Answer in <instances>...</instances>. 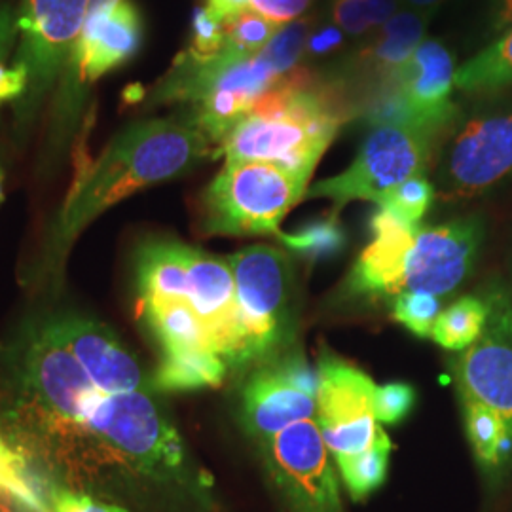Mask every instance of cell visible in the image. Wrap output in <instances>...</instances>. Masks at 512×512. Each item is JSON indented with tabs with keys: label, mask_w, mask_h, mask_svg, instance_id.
<instances>
[{
	"label": "cell",
	"mask_w": 512,
	"mask_h": 512,
	"mask_svg": "<svg viewBox=\"0 0 512 512\" xmlns=\"http://www.w3.org/2000/svg\"><path fill=\"white\" fill-rule=\"evenodd\" d=\"M2 431L48 486L92 495L160 488L205 499L209 478L190 458L154 389L114 393L93 384L52 321L6 359Z\"/></svg>",
	"instance_id": "obj_1"
},
{
	"label": "cell",
	"mask_w": 512,
	"mask_h": 512,
	"mask_svg": "<svg viewBox=\"0 0 512 512\" xmlns=\"http://www.w3.org/2000/svg\"><path fill=\"white\" fill-rule=\"evenodd\" d=\"M207 158H215V147L186 112L122 129L97 160L78 169L46 243L48 270L61 268L78 236L112 205L173 181Z\"/></svg>",
	"instance_id": "obj_2"
},
{
	"label": "cell",
	"mask_w": 512,
	"mask_h": 512,
	"mask_svg": "<svg viewBox=\"0 0 512 512\" xmlns=\"http://www.w3.org/2000/svg\"><path fill=\"white\" fill-rule=\"evenodd\" d=\"M186 251L179 239L150 238L135 255L137 315L160 351L152 376L160 393L219 387L230 374L194 308Z\"/></svg>",
	"instance_id": "obj_3"
},
{
	"label": "cell",
	"mask_w": 512,
	"mask_h": 512,
	"mask_svg": "<svg viewBox=\"0 0 512 512\" xmlns=\"http://www.w3.org/2000/svg\"><path fill=\"white\" fill-rule=\"evenodd\" d=\"M311 177L264 162H226L198 205L203 236H277L281 220L302 202Z\"/></svg>",
	"instance_id": "obj_4"
},
{
	"label": "cell",
	"mask_w": 512,
	"mask_h": 512,
	"mask_svg": "<svg viewBox=\"0 0 512 512\" xmlns=\"http://www.w3.org/2000/svg\"><path fill=\"white\" fill-rule=\"evenodd\" d=\"M236 281L239 355L236 374L291 348L294 275L289 255L272 245H251L228 256Z\"/></svg>",
	"instance_id": "obj_5"
},
{
	"label": "cell",
	"mask_w": 512,
	"mask_h": 512,
	"mask_svg": "<svg viewBox=\"0 0 512 512\" xmlns=\"http://www.w3.org/2000/svg\"><path fill=\"white\" fill-rule=\"evenodd\" d=\"M450 131L414 122L374 124L348 169L313 184L306 198L330 200L334 215L349 202L378 203L397 184L427 177L442 137Z\"/></svg>",
	"instance_id": "obj_6"
},
{
	"label": "cell",
	"mask_w": 512,
	"mask_h": 512,
	"mask_svg": "<svg viewBox=\"0 0 512 512\" xmlns=\"http://www.w3.org/2000/svg\"><path fill=\"white\" fill-rule=\"evenodd\" d=\"M143 33V18L133 0H118L107 10L88 14L54 99L50 143L55 152L73 135L88 90L139 52Z\"/></svg>",
	"instance_id": "obj_7"
},
{
	"label": "cell",
	"mask_w": 512,
	"mask_h": 512,
	"mask_svg": "<svg viewBox=\"0 0 512 512\" xmlns=\"http://www.w3.org/2000/svg\"><path fill=\"white\" fill-rule=\"evenodd\" d=\"M90 0H21L14 63L27 73V90L18 101L19 126H29L65 71L82 35Z\"/></svg>",
	"instance_id": "obj_8"
},
{
	"label": "cell",
	"mask_w": 512,
	"mask_h": 512,
	"mask_svg": "<svg viewBox=\"0 0 512 512\" xmlns=\"http://www.w3.org/2000/svg\"><path fill=\"white\" fill-rule=\"evenodd\" d=\"M256 446L283 512H344L336 463L315 418Z\"/></svg>",
	"instance_id": "obj_9"
},
{
	"label": "cell",
	"mask_w": 512,
	"mask_h": 512,
	"mask_svg": "<svg viewBox=\"0 0 512 512\" xmlns=\"http://www.w3.org/2000/svg\"><path fill=\"white\" fill-rule=\"evenodd\" d=\"M319 378L304 355L285 349L245 374L239 391V416L245 433L270 439L317 412Z\"/></svg>",
	"instance_id": "obj_10"
},
{
	"label": "cell",
	"mask_w": 512,
	"mask_h": 512,
	"mask_svg": "<svg viewBox=\"0 0 512 512\" xmlns=\"http://www.w3.org/2000/svg\"><path fill=\"white\" fill-rule=\"evenodd\" d=\"M319 391L315 421L334 461L370 448L378 421L374 397L378 385L361 368L323 351L317 365Z\"/></svg>",
	"instance_id": "obj_11"
},
{
	"label": "cell",
	"mask_w": 512,
	"mask_h": 512,
	"mask_svg": "<svg viewBox=\"0 0 512 512\" xmlns=\"http://www.w3.org/2000/svg\"><path fill=\"white\" fill-rule=\"evenodd\" d=\"M486 300L490 304L486 329L454 363L459 403L492 412L512 433V296L492 289Z\"/></svg>",
	"instance_id": "obj_12"
},
{
	"label": "cell",
	"mask_w": 512,
	"mask_h": 512,
	"mask_svg": "<svg viewBox=\"0 0 512 512\" xmlns=\"http://www.w3.org/2000/svg\"><path fill=\"white\" fill-rule=\"evenodd\" d=\"M512 171V114L467 120L442 150L439 194L446 200L475 198Z\"/></svg>",
	"instance_id": "obj_13"
},
{
	"label": "cell",
	"mask_w": 512,
	"mask_h": 512,
	"mask_svg": "<svg viewBox=\"0 0 512 512\" xmlns=\"http://www.w3.org/2000/svg\"><path fill=\"white\" fill-rule=\"evenodd\" d=\"M482 238L484 224L478 217L420 226L406 256L404 291L439 298L454 293L473 272Z\"/></svg>",
	"instance_id": "obj_14"
},
{
	"label": "cell",
	"mask_w": 512,
	"mask_h": 512,
	"mask_svg": "<svg viewBox=\"0 0 512 512\" xmlns=\"http://www.w3.org/2000/svg\"><path fill=\"white\" fill-rule=\"evenodd\" d=\"M50 321L93 384L114 393L154 389L139 361L105 325L78 315H61Z\"/></svg>",
	"instance_id": "obj_15"
},
{
	"label": "cell",
	"mask_w": 512,
	"mask_h": 512,
	"mask_svg": "<svg viewBox=\"0 0 512 512\" xmlns=\"http://www.w3.org/2000/svg\"><path fill=\"white\" fill-rule=\"evenodd\" d=\"M420 226H408L382 207L370 219L374 239L366 245L349 272L344 293L348 298L389 302L404 291L406 256Z\"/></svg>",
	"instance_id": "obj_16"
},
{
	"label": "cell",
	"mask_w": 512,
	"mask_h": 512,
	"mask_svg": "<svg viewBox=\"0 0 512 512\" xmlns=\"http://www.w3.org/2000/svg\"><path fill=\"white\" fill-rule=\"evenodd\" d=\"M425 27L427 16L423 14L412 10L395 14L355 57L353 67L363 76H374L380 88L425 40Z\"/></svg>",
	"instance_id": "obj_17"
},
{
	"label": "cell",
	"mask_w": 512,
	"mask_h": 512,
	"mask_svg": "<svg viewBox=\"0 0 512 512\" xmlns=\"http://www.w3.org/2000/svg\"><path fill=\"white\" fill-rule=\"evenodd\" d=\"M0 507L16 512H52L40 480L10 446L0 420Z\"/></svg>",
	"instance_id": "obj_18"
},
{
	"label": "cell",
	"mask_w": 512,
	"mask_h": 512,
	"mask_svg": "<svg viewBox=\"0 0 512 512\" xmlns=\"http://www.w3.org/2000/svg\"><path fill=\"white\" fill-rule=\"evenodd\" d=\"M490 304L478 296H463L442 310L431 329V336L440 348L461 353L471 348L486 329Z\"/></svg>",
	"instance_id": "obj_19"
},
{
	"label": "cell",
	"mask_w": 512,
	"mask_h": 512,
	"mask_svg": "<svg viewBox=\"0 0 512 512\" xmlns=\"http://www.w3.org/2000/svg\"><path fill=\"white\" fill-rule=\"evenodd\" d=\"M507 86H512V27L456 71V88L461 92H497Z\"/></svg>",
	"instance_id": "obj_20"
},
{
	"label": "cell",
	"mask_w": 512,
	"mask_h": 512,
	"mask_svg": "<svg viewBox=\"0 0 512 512\" xmlns=\"http://www.w3.org/2000/svg\"><path fill=\"white\" fill-rule=\"evenodd\" d=\"M389 454L391 440L382 425H378L376 437L368 450L357 456L334 461L338 467V475L353 501H363L378 488H382L389 469Z\"/></svg>",
	"instance_id": "obj_21"
},
{
	"label": "cell",
	"mask_w": 512,
	"mask_h": 512,
	"mask_svg": "<svg viewBox=\"0 0 512 512\" xmlns=\"http://www.w3.org/2000/svg\"><path fill=\"white\" fill-rule=\"evenodd\" d=\"M277 238L291 253L310 262L329 260L346 247V232L334 213L325 219L311 220L289 234L279 232Z\"/></svg>",
	"instance_id": "obj_22"
},
{
	"label": "cell",
	"mask_w": 512,
	"mask_h": 512,
	"mask_svg": "<svg viewBox=\"0 0 512 512\" xmlns=\"http://www.w3.org/2000/svg\"><path fill=\"white\" fill-rule=\"evenodd\" d=\"M435 196L437 188L427 177H412L385 192L378 207L408 226H420V220L429 211Z\"/></svg>",
	"instance_id": "obj_23"
},
{
	"label": "cell",
	"mask_w": 512,
	"mask_h": 512,
	"mask_svg": "<svg viewBox=\"0 0 512 512\" xmlns=\"http://www.w3.org/2000/svg\"><path fill=\"white\" fill-rule=\"evenodd\" d=\"M283 25L260 16L255 10L247 8L238 18L224 25V50L243 55H258L270 40L277 35Z\"/></svg>",
	"instance_id": "obj_24"
},
{
	"label": "cell",
	"mask_w": 512,
	"mask_h": 512,
	"mask_svg": "<svg viewBox=\"0 0 512 512\" xmlns=\"http://www.w3.org/2000/svg\"><path fill=\"white\" fill-rule=\"evenodd\" d=\"M313 23V19L300 18L283 25L277 31V35L270 40V44L260 52V55L272 65L277 76H283L300 65L306 54V44Z\"/></svg>",
	"instance_id": "obj_25"
},
{
	"label": "cell",
	"mask_w": 512,
	"mask_h": 512,
	"mask_svg": "<svg viewBox=\"0 0 512 512\" xmlns=\"http://www.w3.org/2000/svg\"><path fill=\"white\" fill-rule=\"evenodd\" d=\"M389 306L393 319L420 338L431 336V329L442 311L439 296L412 291L397 294Z\"/></svg>",
	"instance_id": "obj_26"
},
{
	"label": "cell",
	"mask_w": 512,
	"mask_h": 512,
	"mask_svg": "<svg viewBox=\"0 0 512 512\" xmlns=\"http://www.w3.org/2000/svg\"><path fill=\"white\" fill-rule=\"evenodd\" d=\"M416 391L412 385L403 382H391L380 385L374 397V416L382 425H397L414 408Z\"/></svg>",
	"instance_id": "obj_27"
},
{
	"label": "cell",
	"mask_w": 512,
	"mask_h": 512,
	"mask_svg": "<svg viewBox=\"0 0 512 512\" xmlns=\"http://www.w3.org/2000/svg\"><path fill=\"white\" fill-rule=\"evenodd\" d=\"M224 42V25L211 18L203 6L196 8L192 19L190 44L184 54L194 59H211L224 52Z\"/></svg>",
	"instance_id": "obj_28"
},
{
	"label": "cell",
	"mask_w": 512,
	"mask_h": 512,
	"mask_svg": "<svg viewBox=\"0 0 512 512\" xmlns=\"http://www.w3.org/2000/svg\"><path fill=\"white\" fill-rule=\"evenodd\" d=\"M48 503L52 512H131L95 495L61 486H48Z\"/></svg>",
	"instance_id": "obj_29"
},
{
	"label": "cell",
	"mask_w": 512,
	"mask_h": 512,
	"mask_svg": "<svg viewBox=\"0 0 512 512\" xmlns=\"http://www.w3.org/2000/svg\"><path fill=\"white\" fill-rule=\"evenodd\" d=\"M332 23L349 37H359L370 31L368 0H332Z\"/></svg>",
	"instance_id": "obj_30"
},
{
	"label": "cell",
	"mask_w": 512,
	"mask_h": 512,
	"mask_svg": "<svg viewBox=\"0 0 512 512\" xmlns=\"http://www.w3.org/2000/svg\"><path fill=\"white\" fill-rule=\"evenodd\" d=\"M313 0H249V8L277 25L302 18Z\"/></svg>",
	"instance_id": "obj_31"
},
{
	"label": "cell",
	"mask_w": 512,
	"mask_h": 512,
	"mask_svg": "<svg viewBox=\"0 0 512 512\" xmlns=\"http://www.w3.org/2000/svg\"><path fill=\"white\" fill-rule=\"evenodd\" d=\"M344 35L346 33L334 23H325V25H315L313 23L304 57L319 59V57H325V55L336 52L344 44Z\"/></svg>",
	"instance_id": "obj_32"
},
{
	"label": "cell",
	"mask_w": 512,
	"mask_h": 512,
	"mask_svg": "<svg viewBox=\"0 0 512 512\" xmlns=\"http://www.w3.org/2000/svg\"><path fill=\"white\" fill-rule=\"evenodd\" d=\"M19 37L18 16L10 4H0V73ZM2 107V105H0Z\"/></svg>",
	"instance_id": "obj_33"
},
{
	"label": "cell",
	"mask_w": 512,
	"mask_h": 512,
	"mask_svg": "<svg viewBox=\"0 0 512 512\" xmlns=\"http://www.w3.org/2000/svg\"><path fill=\"white\" fill-rule=\"evenodd\" d=\"M203 8L220 25H226L249 8V0H205Z\"/></svg>",
	"instance_id": "obj_34"
},
{
	"label": "cell",
	"mask_w": 512,
	"mask_h": 512,
	"mask_svg": "<svg viewBox=\"0 0 512 512\" xmlns=\"http://www.w3.org/2000/svg\"><path fill=\"white\" fill-rule=\"evenodd\" d=\"M397 0H368V21L370 27H384L395 16Z\"/></svg>",
	"instance_id": "obj_35"
},
{
	"label": "cell",
	"mask_w": 512,
	"mask_h": 512,
	"mask_svg": "<svg viewBox=\"0 0 512 512\" xmlns=\"http://www.w3.org/2000/svg\"><path fill=\"white\" fill-rule=\"evenodd\" d=\"M512 27V0H501V6L495 16V29L505 31Z\"/></svg>",
	"instance_id": "obj_36"
},
{
	"label": "cell",
	"mask_w": 512,
	"mask_h": 512,
	"mask_svg": "<svg viewBox=\"0 0 512 512\" xmlns=\"http://www.w3.org/2000/svg\"><path fill=\"white\" fill-rule=\"evenodd\" d=\"M442 2H444V0H404V4H406L412 12H418V14H423V16L433 14Z\"/></svg>",
	"instance_id": "obj_37"
},
{
	"label": "cell",
	"mask_w": 512,
	"mask_h": 512,
	"mask_svg": "<svg viewBox=\"0 0 512 512\" xmlns=\"http://www.w3.org/2000/svg\"><path fill=\"white\" fill-rule=\"evenodd\" d=\"M114 2H118V0H90V10H88V14H95V12L107 10Z\"/></svg>",
	"instance_id": "obj_38"
},
{
	"label": "cell",
	"mask_w": 512,
	"mask_h": 512,
	"mask_svg": "<svg viewBox=\"0 0 512 512\" xmlns=\"http://www.w3.org/2000/svg\"><path fill=\"white\" fill-rule=\"evenodd\" d=\"M2 198H4V194H2V173H0V203H2Z\"/></svg>",
	"instance_id": "obj_39"
},
{
	"label": "cell",
	"mask_w": 512,
	"mask_h": 512,
	"mask_svg": "<svg viewBox=\"0 0 512 512\" xmlns=\"http://www.w3.org/2000/svg\"><path fill=\"white\" fill-rule=\"evenodd\" d=\"M0 512H16V511H10V509H6V507H0Z\"/></svg>",
	"instance_id": "obj_40"
}]
</instances>
